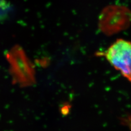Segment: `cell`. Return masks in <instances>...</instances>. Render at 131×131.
I'll list each match as a JSON object with an SVG mask.
<instances>
[{
	"instance_id": "6da1fadb",
	"label": "cell",
	"mask_w": 131,
	"mask_h": 131,
	"mask_svg": "<svg viewBox=\"0 0 131 131\" xmlns=\"http://www.w3.org/2000/svg\"><path fill=\"white\" fill-rule=\"evenodd\" d=\"M103 54L110 64L131 82V42L117 39Z\"/></svg>"
},
{
	"instance_id": "7a4b0ae2",
	"label": "cell",
	"mask_w": 131,
	"mask_h": 131,
	"mask_svg": "<svg viewBox=\"0 0 131 131\" xmlns=\"http://www.w3.org/2000/svg\"><path fill=\"white\" fill-rule=\"evenodd\" d=\"M121 121L123 124L127 126L131 131V115H129L126 117L122 118Z\"/></svg>"
}]
</instances>
